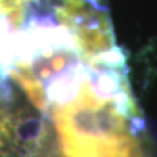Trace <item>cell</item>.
Segmentation results:
<instances>
[{"mask_svg": "<svg viewBox=\"0 0 157 157\" xmlns=\"http://www.w3.org/2000/svg\"><path fill=\"white\" fill-rule=\"evenodd\" d=\"M113 42H115V41H113ZM109 43H111V42H109ZM105 45H107V43H105ZM101 46H104V45H101ZM96 47H100V46H96ZM96 47H93V48H96ZM90 50H92V48H90ZM88 51H89V50H88ZM88 51H86V52H88ZM84 54H85V52H84ZM84 54H82V55H84ZM80 56H81V55H80ZM80 56H78V58H80ZM75 60H76V59H75ZM71 63H72V62H71ZM66 67H67V66H66ZM52 75H54V73H52ZM50 76H51V75H50ZM47 77H48V76H47ZM39 81H41V80H39ZM36 82H38V81H36ZM30 84H33V82H30ZM26 85H29V84H26ZM24 86H25V85H24ZM21 88H22V86H21Z\"/></svg>", "mask_w": 157, "mask_h": 157, "instance_id": "cell-3", "label": "cell"}, {"mask_svg": "<svg viewBox=\"0 0 157 157\" xmlns=\"http://www.w3.org/2000/svg\"><path fill=\"white\" fill-rule=\"evenodd\" d=\"M25 118L7 80H0V157H21Z\"/></svg>", "mask_w": 157, "mask_h": 157, "instance_id": "cell-1", "label": "cell"}, {"mask_svg": "<svg viewBox=\"0 0 157 157\" xmlns=\"http://www.w3.org/2000/svg\"><path fill=\"white\" fill-rule=\"evenodd\" d=\"M38 2L41 0H0V16L14 18L20 16L26 7Z\"/></svg>", "mask_w": 157, "mask_h": 157, "instance_id": "cell-2", "label": "cell"}]
</instances>
